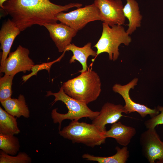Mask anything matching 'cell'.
<instances>
[{"instance_id": "cb8c5ba5", "label": "cell", "mask_w": 163, "mask_h": 163, "mask_svg": "<svg viewBox=\"0 0 163 163\" xmlns=\"http://www.w3.org/2000/svg\"><path fill=\"white\" fill-rule=\"evenodd\" d=\"M157 108L161 113L145 121L144 124L147 129L155 128L159 124H163V107L159 106Z\"/></svg>"}, {"instance_id": "5b68a950", "label": "cell", "mask_w": 163, "mask_h": 163, "mask_svg": "<svg viewBox=\"0 0 163 163\" xmlns=\"http://www.w3.org/2000/svg\"><path fill=\"white\" fill-rule=\"evenodd\" d=\"M59 133L64 138L73 143H82L94 148L104 143L106 138L104 133L100 131L93 124L72 121Z\"/></svg>"}, {"instance_id": "7a4b0ae2", "label": "cell", "mask_w": 163, "mask_h": 163, "mask_svg": "<svg viewBox=\"0 0 163 163\" xmlns=\"http://www.w3.org/2000/svg\"><path fill=\"white\" fill-rule=\"evenodd\" d=\"M101 85L98 74L88 68L78 76L64 82L61 87L68 95L87 105L98 98Z\"/></svg>"}, {"instance_id": "9a60e30c", "label": "cell", "mask_w": 163, "mask_h": 163, "mask_svg": "<svg viewBox=\"0 0 163 163\" xmlns=\"http://www.w3.org/2000/svg\"><path fill=\"white\" fill-rule=\"evenodd\" d=\"M91 43L88 42L82 47H78L73 43H70L66 48L65 51H71L73 53V55L69 61L72 63L78 61L82 65V69L78 71L82 73L86 71L88 69L87 60L89 56L95 57L93 61L96 57V52L94 50L91 48Z\"/></svg>"}, {"instance_id": "30bf717a", "label": "cell", "mask_w": 163, "mask_h": 163, "mask_svg": "<svg viewBox=\"0 0 163 163\" xmlns=\"http://www.w3.org/2000/svg\"><path fill=\"white\" fill-rule=\"evenodd\" d=\"M93 3L99 9L101 21L110 27L124 24L126 18L121 0H94Z\"/></svg>"}, {"instance_id": "e0dca14e", "label": "cell", "mask_w": 163, "mask_h": 163, "mask_svg": "<svg viewBox=\"0 0 163 163\" xmlns=\"http://www.w3.org/2000/svg\"><path fill=\"white\" fill-rule=\"evenodd\" d=\"M1 103L5 110L13 116L27 118L30 117V111L23 95L20 94L17 98H11Z\"/></svg>"}, {"instance_id": "d4e9b609", "label": "cell", "mask_w": 163, "mask_h": 163, "mask_svg": "<svg viewBox=\"0 0 163 163\" xmlns=\"http://www.w3.org/2000/svg\"><path fill=\"white\" fill-rule=\"evenodd\" d=\"M7 0H0V7L1 8V9L3 8V5L4 3Z\"/></svg>"}, {"instance_id": "ffe728a7", "label": "cell", "mask_w": 163, "mask_h": 163, "mask_svg": "<svg viewBox=\"0 0 163 163\" xmlns=\"http://www.w3.org/2000/svg\"><path fill=\"white\" fill-rule=\"evenodd\" d=\"M20 147L18 139L14 135L0 133V149L4 152L14 155L19 152Z\"/></svg>"}, {"instance_id": "ba28073f", "label": "cell", "mask_w": 163, "mask_h": 163, "mask_svg": "<svg viewBox=\"0 0 163 163\" xmlns=\"http://www.w3.org/2000/svg\"><path fill=\"white\" fill-rule=\"evenodd\" d=\"M142 152L150 163H163V142L155 128L148 129L139 137Z\"/></svg>"}, {"instance_id": "ac0fdd59", "label": "cell", "mask_w": 163, "mask_h": 163, "mask_svg": "<svg viewBox=\"0 0 163 163\" xmlns=\"http://www.w3.org/2000/svg\"><path fill=\"white\" fill-rule=\"evenodd\" d=\"M116 153L109 157L94 156L88 154H84L82 158L87 160L97 161L98 163H125L129 156V153L127 146L122 148L117 146Z\"/></svg>"}, {"instance_id": "6da1fadb", "label": "cell", "mask_w": 163, "mask_h": 163, "mask_svg": "<svg viewBox=\"0 0 163 163\" xmlns=\"http://www.w3.org/2000/svg\"><path fill=\"white\" fill-rule=\"evenodd\" d=\"M82 5L79 3L61 5L50 0H7L2 9L11 17V20L22 31L34 25L43 26L56 23L58 13Z\"/></svg>"}, {"instance_id": "9c48e42d", "label": "cell", "mask_w": 163, "mask_h": 163, "mask_svg": "<svg viewBox=\"0 0 163 163\" xmlns=\"http://www.w3.org/2000/svg\"><path fill=\"white\" fill-rule=\"evenodd\" d=\"M138 80V78H135L124 85L115 84L112 87L113 90L119 94L123 98L125 102L124 106L125 113L127 114L136 112L142 118L148 115L151 117H154L159 114V111L157 108L152 109L145 105L136 103L130 97L129 91L131 89H133L137 85Z\"/></svg>"}, {"instance_id": "d6986e66", "label": "cell", "mask_w": 163, "mask_h": 163, "mask_svg": "<svg viewBox=\"0 0 163 163\" xmlns=\"http://www.w3.org/2000/svg\"><path fill=\"white\" fill-rule=\"evenodd\" d=\"M17 118L8 113L0 107V133L14 135L20 132Z\"/></svg>"}, {"instance_id": "3957f363", "label": "cell", "mask_w": 163, "mask_h": 163, "mask_svg": "<svg viewBox=\"0 0 163 163\" xmlns=\"http://www.w3.org/2000/svg\"><path fill=\"white\" fill-rule=\"evenodd\" d=\"M51 95L55 97L54 100L51 103L52 105L57 101H60L64 103L68 109L67 113L64 114L58 112L57 108H54L52 111L51 118L54 123L59 124V130L61 129L62 122L64 120L78 121L81 118L86 117L93 120L100 113L99 111L92 110L87 104L68 95L64 92L62 87L57 93H53L51 91H46V96Z\"/></svg>"}, {"instance_id": "5bb4252c", "label": "cell", "mask_w": 163, "mask_h": 163, "mask_svg": "<svg viewBox=\"0 0 163 163\" xmlns=\"http://www.w3.org/2000/svg\"><path fill=\"white\" fill-rule=\"evenodd\" d=\"M104 133L105 138H114L119 144L127 146L136 134V130L134 127L117 122L112 124L110 129Z\"/></svg>"}, {"instance_id": "8992f818", "label": "cell", "mask_w": 163, "mask_h": 163, "mask_svg": "<svg viewBox=\"0 0 163 163\" xmlns=\"http://www.w3.org/2000/svg\"><path fill=\"white\" fill-rule=\"evenodd\" d=\"M56 17L60 23L78 31L90 22L101 20L99 9L94 3L68 13L61 12Z\"/></svg>"}, {"instance_id": "7402d4cb", "label": "cell", "mask_w": 163, "mask_h": 163, "mask_svg": "<svg viewBox=\"0 0 163 163\" xmlns=\"http://www.w3.org/2000/svg\"><path fill=\"white\" fill-rule=\"evenodd\" d=\"M31 158L24 152H20L16 156H13L4 152H0V163H30Z\"/></svg>"}, {"instance_id": "277c9868", "label": "cell", "mask_w": 163, "mask_h": 163, "mask_svg": "<svg viewBox=\"0 0 163 163\" xmlns=\"http://www.w3.org/2000/svg\"><path fill=\"white\" fill-rule=\"evenodd\" d=\"M102 27L101 36L94 46L97 49L96 57L100 54L107 53L109 59L115 61L120 55L119 46L121 44L128 46L132 41V38L122 25L110 27L103 22Z\"/></svg>"}, {"instance_id": "44dd1931", "label": "cell", "mask_w": 163, "mask_h": 163, "mask_svg": "<svg viewBox=\"0 0 163 163\" xmlns=\"http://www.w3.org/2000/svg\"><path fill=\"white\" fill-rule=\"evenodd\" d=\"M14 75L5 74L0 78V101L11 98L12 85Z\"/></svg>"}, {"instance_id": "7c38bea8", "label": "cell", "mask_w": 163, "mask_h": 163, "mask_svg": "<svg viewBox=\"0 0 163 163\" xmlns=\"http://www.w3.org/2000/svg\"><path fill=\"white\" fill-rule=\"evenodd\" d=\"M99 115L92 121L93 124L100 131L104 133L106 130L107 124L113 123L118 122L123 116L124 113V106L107 102L102 106Z\"/></svg>"}, {"instance_id": "4fadbf2b", "label": "cell", "mask_w": 163, "mask_h": 163, "mask_svg": "<svg viewBox=\"0 0 163 163\" xmlns=\"http://www.w3.org/2000/svg\"><path fill=\"white\" fill-rule=\"evenodd\" d=\"M21 31L10 19H8L2 25L0 30V48L2 50L0 64L7 58L15 38Z\"/></svg>"}, {"instance_id": "8fae6325", "label": "cell", "mask_w": 163, "mask_h": 163, "mask_svg": "<svg viewBox=\"0 0 163 163\" xmlns=\"http://www.w3.org/2000/svg\"><path fill=\"white\" fill-rule=\"evenodd\" d=\"M43 26L49 31L50 37L61 53L65 51L78 31L62 23L47 24Z\"/></svg>"}, {"instance_id": "603a6c76", "label": "cell", "mask_w": 163, "mask_h": 163, "mask_svg": "<svg viewBox=\"0 0 163 163\" xmlns=\"http://www.w3.org/2000/svg\"><path fill=\"white\" fill-rule=\"evenodd\" d=\"M66 52H64L59 57L52 62L43 63L39 65H34L31 69L32 72L30 73L28 75H24L22 76L23 81L25 82L32 76L37 75V72L41 70L46 69L49 73L50 69L52 65L57 62H59L64 56Z\"/></svg>"}, {"instance_id": "2e32d148", "label": "cell", "mask_w": 163, "mask_h": 163, "mask_svg": "<svg viewBox=\"0 0 163 163\" xmlns=\"http://www.w3.org/2000/svg\"><path fill=\"white\" fill-rule=\"evenodd\" d=\"M126 3L124 6L123 11L124 16L129 21L128 28L126 31L130 35L137 28L141 26L142 16L140 14L139 5L135 0H126Z\"/></svg>"}, {"instance_id": "52a82bcc", "label": "cell", "mask_w": 163, "mask_h": 163, "mask_svg": "<svg viewBox=\"0 0 163 163\" xmlns=\"http://www.w3.org/2000/svg\"><path fill=\"white\" fill-rule=\"evenodd\" d=\"M29 50L21 45L14 51L10 52L5 61L1 64L0 72L15 75L22 72L25 73L31 70L34 63L29 56Z\"/></svg>"}]
</instances>
